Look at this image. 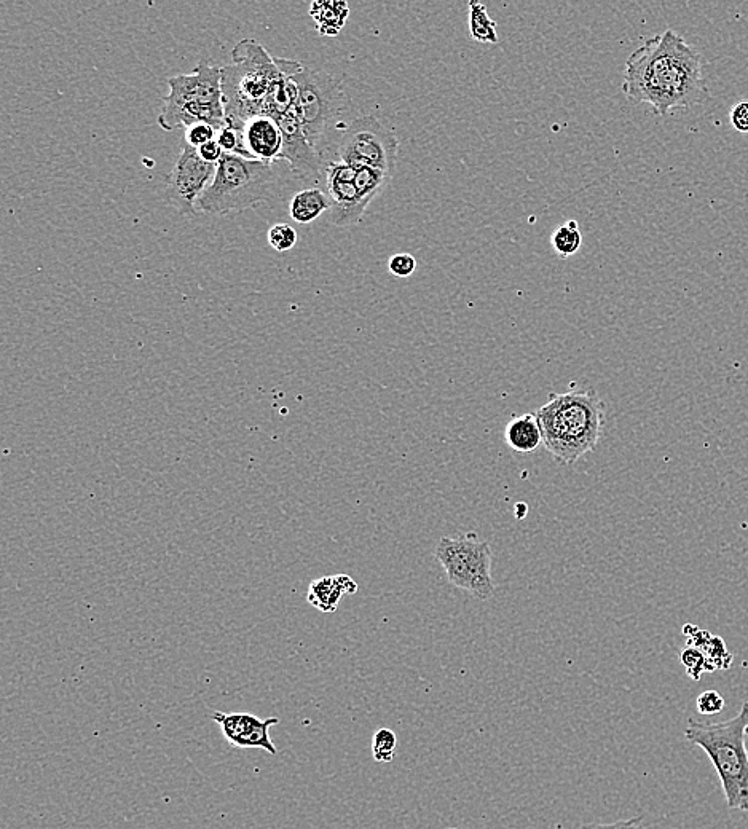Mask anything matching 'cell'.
Listing matches in <instances>:
<instances>
[{"label": "cell", "mask_w": 748, "mask_h": 829, "mask_svg": "<svg viewBox=\"0 0 748 829\" xmlns=\"http://www.w3.org/2000/svg\"><path fill=\"white\" fill-rule=\"evenodd\" d=\"M551 244L554 251L559 254L562 259H568L581 249L583 244V235L579 230V224L575 219L559 225L554 230L551 236Z\"/></svg>", "instance_id": "ffe728a7"}, {"label": "cell", "mask_w": 748, "mask_h": 829, "mask_svg": "<svg viewBox=\"0 0 748 829\" xmlns=\"http://www.w3.org/2000/svg\"><path fill=\"white\" fill-rule=\"evenodd\" d=\"M243 131V144L249 160L272 165L281 160L284 138L280 123L268 115H257L251 118Z\"/></svg>", "instance_id": "5bb4252c"}, {"label": "cell", "mask_w": 748, "mask_h": 829, "mask_svg": "<svg viewBox=\"0 0 748 829\" xmlns=\"http://www.w3.org/2000/svg\"><path fill=\"white\" fill-rule=\"evenodd\" d=\"M216 169L201 160L197 149L184 144L166 187L168 200L181 216H197L198 200L214 181Z\"/></svg>", "instance_id": "30bf717a"}, {"label": "cell", "mask_w": 748, "mask_h": 829, "mask_svg": "<svg viewBox=\"0 0 748 829\" xmlns=\"http://www.w3.org/2000/svg\"><path fill=\"white\" fill-rule=\"evenodd\" d=\"M621 88L629 103L650 104L661 117L709 98L701 52L674 29L646 39L627 58Z\"/></svg>", "instance_id": "6da1fadb"}, {"label": "cell", "mask_w": 748, "mask_h": 829, "mask_svg": "<svg viewBox=\"0 0 748 829\" xmlns=\"http://www.w3.org/2000/svg\"><path fill=\"white\" fill-rule=\"evenodd\" d=\"M283 131L284 146L281 160L288 162L292 173L302 181L318 182L323 173V158L305 136L296 104L278 120Z\"/></svg>", "instance_id": "7c38bea8"}, {"label": "cell", "mask_w": 748, "mask_h": 829, "mask_svg": "<svg viewBox=\"0 0 748 829\" xmlns=\"http://www.w3.org/2000/svg\"><path fill=\"white\" fill-rule=\"evenodd\" d=\"M267 240L275 251L284 254L296 246L297 232L289 224H276L268 230Z\"/></svg>", "instance_id": "484cf974"}, {"label": "cell", "mask_w": 748, "mask_h": 829, "mask_svg": "<svg viewBox=\"0 0 748 829\" xmlns=\"http://www.w3.org/2000/svg\"><path fill=\"white\" fill-rule=\"evenodd\" d=\"M197 150L201 160L209 163V165H219L222 157H224V150H222L221 146L217 144V141L208 142V144L201 146L200 149Z\"/></svg>", "instance_id": "1f68e13d"}, {"label": "cell", "mask_w": 748, "mask_h": 829, "mask_svg": "<svg viewBox=\"0 0 748 829\" xmlns=\"http://www.w3.org/2000/svg\"><path fill=\"white\" fill-rule=\"evenodd\" d=\"M447 829H460V828H447Z\"/></svg>", "instance_id": "836d02e7"}, {"label": "cell", "mask_w": 748, "mask_h": 829, "mask_svg": "<svg viewBox=\"0 0 748 829\" xmlns=\"http://www.w3.org/2000/svg\"><path fill=\"white\" fill-rule=\"evenodd\" d=\"M358 584L348 574H334L315 579L307 592V602L321 613H335L345 595H355Z\"/></svg>", "instance_id": "9a60e30c"}, {"label": "cell", "mask_w": 748, "mask_h": 829, "mask_svg": "<svg viewBox=\"0 0 748 829\" xmlns=\"http://www.w3.org/2000/svg\"><path fill=\"white\" fill-rule=\"evenodd\" d=\"M233 64L221 67L222 103L225 123L243 128L257 115H264L265 104L281 67L257 40L243 39L232 52Z\"/></svg>", "instance_id": "3957f363"}, {"label": "cell", "mask_w": 748, "mask_h": 829, "mask_svg": "<svg viewBox=\"0 0 748 829\" xmlns=\"http://www.w3.org/2000/svg\"><path fill=\"white\" fill-rule=\"evenodd\" d=\"M216 141L224 150V154L240 155V157L248 158L245 144H243L241 128H232V126L225 125L221 130H217Z\"/></svg>", "instance_id": "d4e9b609"}, {"label": "cell", "mask_w": 748, "mask_h": 829, "mask_svg": "<svg viewBox=\"0 0 748 829\" xmlns=\"http://www.w3.org/2000/svg\"><path fill=\"white\" fill-rule=\"evenodd\" d=\"M398 748V737L391 729H378L372 737V756L377 763H391Z\"/></svg>", "instance_id": "603a6c76"}, {"label": "cell", "mask_w": 748, "mask_h": 829, "mask_svg": "<svg viewBox=\"0 0 748 829\" xmlns=\"http://www.w3.org/2000/svg\"><path fill=\"white\" fill-rule=\"evenodd\" d=\"M331 200L321 189H307L294 195L289 205V214L297 224H310L331 211Z\"/></svg>", "instance_id": "ac0fdd59"}, {"label": "cell", "mask_w": 748, "mask_h": 829, "mask_svg": "<svg viewBox=\"0 0 748 829\" xmlns=\"http://www.w3.org/2000/svg\"><path fill=\"white\" fill-rule=\"evenodd\" d=\"M214 723L221 727L225 739L230 745L238 748H259L275 756L278 753L272 739L270 729L280 724L278 718L260 719L252 713H213Z\"/></svg>", "instance_id": "4fadbf2b"}, {"label": "cell", "mask_w": 748, "mask_h": 829, "mask_svg": "<svg viewBox=\"0 0 748 829\" xmlns=\"http://www.w3.org/2000/svg\"><path fill=\"white\" fill-rule=\"evenodd\" d=\"M170 93L163 99L158 125L162 130L173 131L179 126L208 123L221 130L225 123L222 103L221 67L205 61L197 64L190 74H179L166 80Z\"/></svg>", "instance_id": "8992f818"}, {"label": "cell", "mask_w": 748, "mask_h": 829, "mask_svg": "<svg viewBox=\"0 0 748 829\" xmlns=\"http://www.w3.org/2000/svg\"><path fill=\"white\" fill-rule=\"evenodd\" d=\"M327 197L331 200V222L335 227H351L358 224L366 213L367 203L356 187L355 166L337 160L324 168Z\"/></svg>", "instance_id": "8fae6325"}, {"label": "cell", "mask_w": 748, "mask_h": 829, "mask_svg": "<svg viewBox=\"0 0 748 829\" xmlns=\"http://www.w3.org/2000/svg\"><path fill=\"white\" fill-rule=\"evenodd\" d=\"M434 557L441 563L450 584L485 602L495 595L492 579V547L479 541L476 533L465 538L444 536L437 543Z\"/></svg>", "instance_id": "52a82bcc"}, {"label": "cell", "mask_w": 748, "mask_h": 829, "mask_svg": "<svg viewBox=\"0 0 748 829\" xmlns=\"http://www.w3.org/2000/svg\"><path fill=\"white\" fill-rule=\"evenodd\" d=\"M217 130L208 123H197V125L186 128V144L193 149H200L208 142L216 141Z\"/></svg>", "instance_id": "4316f807"}, {"label": "cell", "mask_w": 748, "mask_h": 829, "mask_svg": "<svg viewBox=\"0 0 748 829\" xmlns=\"http://www.w3.org/2000/svg\"><path fill=\"white\" fill-rule=\"evenodd\" d=\"M747 748H748V734H747Z\"/></svg>", "instance_id": "d6a6232c"}, {"label": "cell", "mask_w": 748, "mask_h": 829, "mask_svg": "<svg viewBox=\"0 0 748 829\" xmlns=\"http://www.w3.org/2000/svg\"><path fill=\"white\" fill-rule=\"evenodd\" d=\"M391 174L380 171V169L369 168V166H358L356 168V187L361 197L371 203L378 193L385 189V185L390 182Z\"/></svg>", "instance_id": "7402d4cb"}, {"label": "cell", "mask_w": 748, "mask_h": 829, "mask_svg": "<svg viewBox=\"0 0 748 829\" xmlns=\"http://www.w3.org/2000/svg\"><path fill=\"white\" fill-rule=\"evenodd\" d=\"M297 85V111L305 136L323 157L324 138L329 126L345 106V93L334 75L304 67L294 77Z\"/></svg>", "instance_id": "ba28073f"}, {"label": "cell", "mask_w": 748, "mask_h": 829, "mask_svg": "<svg viewBox=\"0 0 748 829\" xmlns=\"http://www.w3.org/2000/svg\"><path fill=\"white\" fill-rule=\"evenodd\" d=\"M729 120L734 130L739 133H748V101H739L734 104L729 114Z\"/></svg>", "instance_id": "f546056e"}, {"label": "cell", "mask_w": 748, "mask_h": 829, "mask_svg": "<svg viewBox=\"0 0 748 829\" xmlns=\"http://www.w3.org/2000/svg\"><path fill=\"white\" fill-rule=\"evenodd\" d=\"M748 700L734 718L721 723L689 719L685 729L688 742L705 751L712 761L729 809L748 812Z\"/></svg>", "instance_id": "277c9868"}, {"label": "cell", "mask_w": 748, "mask_h": 829, "mask_svg": "<svg viewBox=\"0 0 748 829\" xmlns=\"http://www.w3.org/2000/svg\"><path fill=\"white\" fill-rule=\"evenodd\" d=\"M702 637L704 638H697L696 635V637L689 638V646L701 649L702 653L707 657V661H709V664L715 670H718V668H728L731 665V661H733V656L728 653L725 641L721 640L720 637H712L707 632H702Z\"/></svg>", "instance_id": "44dd1931"}, {"label": "cell", "mask_w": 748, "mask_h": 829, "mask_svg": "<svg viewBox=\"0 0 748 829\" xmlns=\"http://www.w3.org/2000/svg\"><path fill=\"white\" fill-rule=\"evenodd\" d=\"M310 15L316 23V31L324 37L339 36L343 26L350 16V7L347 2L327 0V2H313Z\"/></svg>", "instance_id": "e0dca14e"}, {"label": "cell", "mask_w": 748, "mask_h": 829, "mask_svg": "<svg viewBox=\"0 0 748 829\" xmlns=\"http://www.w3.org/2000/svg\"><path fill=\"white\" fill-rule=\"evenodd\" d=\"M696 708L701 715H718L725 708V699L717 691H705L697 697Z\"/></svg>", "instance_id": "f1b7e54d"}, {"label": "cell", "mask_w": 748, "mask_h": 829, "mask_svg": "<svg viewBox=\"0 0 748 829\" xmlns=\"http://www.w3.org/2000/svg\"><path fill=\"white\" fill-rule=\"evenodd\" d=\"M680 661H682L683 667L686 668V673L693 680H699L702 673L713 672L715 670L709 664L707 657H705L701 649L694 648V646H688V648L683 649L682 654H680Z\"/></svg>", "instance_id": "cb8c5ba5"}, {"label": "cell", "mask_w": 748, "mask_h": 829, "mask_svg": "<svg viewBox=\"0 0 748 829\" xmlns=\"http://www.w3.org/2000/svg\"><path fill=\"white\" fill-rule=\"evenodd\" d=\"M747 734H748V727H747Z\"/></svg>", "instance_id": "e575fe53"}, {"label": "cell", "mask_w": 748, "mask_h": 829, "mask_svg": "<svg viewBox=\"0 0 748 829\" xmlns=\"http://www.w3.org/2000/svg\"><path fill=\"white\" fill-rule=\"evenodd\" d=\"M276 187L278 182L272 165L224 154L217 165L214 181L198 200L197 211L208 216L243 213L259 203L273 200Z\"/></svg>", "instance_id": "5b68a950"}, {"label": "cell", "mask_w": 748, "mask_h": 829, "mask_svg": "<svg viewBox=\"0 0 748 829\" xmlns=\"http://www.w3.org/2000/svg\"><path fill=\"white\" fill-rule=\"evenodd\" d=\"M388 270L396 278H409L417 270V260H415L412 254H407V252L394 254L390 262H388Z\"/></svg>", "instance_id": "83f0119b"}, {"label": "cell", "mask_w": 748, "mask_h": 829, "mask_svg": "<svg viewBox=\"0 0 748 829\" xmlns=\"http://www.w3.org/2000/svg\"><path fill=\"white\" fill-rule=\"evenodd\" d=\"M578 829H646L643 826V818L635 817L629 820H619L616 823H589V825L579 826Z\"/></svg>", "instance_id": "4dcf8cb0"}, {"label": "cell", "mask_w": 748, "mask_h": 829, "mask_svg": "<svg viewBox=\"0 0 748 829\" xmlns=\"http://www.w3.org/2000/svg\"><path fill=\"white\" fill-rule=\"evenodd\" d=\"M399 141L375 115L358 117L347 126L337 147L339 162L369 166L393 174L398 160Z\"/></svg>", "instance_id": "9c48e42d"}, {"label": "cell", "mask_w": 748, "mask_h": 829, "mask_svg": "<svg viewBox=\"0 0 748 829\" xmlns=\"http://www.w3.org/2000/svg\"><path fill=\"white\" fill-rule=\"evenodd\" d=\"M543 444L565 466L594 452L605 425V402L594 389L549 394L535 413Z\"/></svg>", "instance_id": "7a4b0ae2"}, {"label": "cell", "mask_w": 748, "mask_h": 829, "mask_svg": "<svg viewBox=\"0 0 748 829\" xmlns=\"http://www.w3.org/2000/svg\"><path fill=\"white\" fill-rule=\"evenodd\" d=\"M504 441L514 452L530 453L543 444V434L535 413H524L509 420L504 428Z\"/></svg>", "instance_id": "2e32d148"}, {"label": "cell", "mask_w": 748, "mask_h": 829, "mask_svg": "<svg viewBox=\"0 0 748 829\" xmlns=\"http://www.w3.org/2000/svg\"><path fill=\"white\" fill-rule=\"evenodd\" d=\"M469 34L481 44H498L497 23L490 18L489 10L481 2H469Z\"/></svg>", "instance_id": "d6986e66"}]
</instances>
